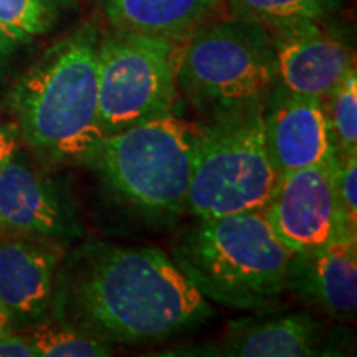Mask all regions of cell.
<instances>
[{"instance_id": "1", "label": "cell", "mask_w": 357, "mask_h": 357, "mask_svg": "<svg viewBox=\"0 0 357 357\" xmlns=\"http://www.w3.org/2000/svg\"><path fill=\"white\" fill-rule=\"evenodd\" d=\"M65 287L75 326L108 342L160 341L213 316L171 255L153 247H84Z\"/></svg>"}, {"instance_id": "2", "label": "cell", "mask_w": 357, "mask_h": 357, "mask_svg": "<svg viewBox=\"0 0 357 357\" xmlns=\"http://www.w3.org/2000/svg\"><path fill=\"white\" fill-rule=\"evenodd\" d=\"M93 24L52 45L17 79L10 105L24 139L45 158L88 160L105 136L98 106V45Z\"/></svg>"}, {"instance_id": "3", "label": "cell", "mask_w": 357, "mask_h": 357, "mask_svg": "<svg viewBox=\"0 0 357 357\" xmlns=\"http://www.w3.org/2000/svg\"><path fill=\"white\" fill-rule=\"evenodd\" d=\"M291 253L263 211H248L197 220L177 236L171 258L208 301L261 310L287 289Z\"/></svg>"}, {"instance_id": "4", "label": "cell", "mask_w": 357, "mask_h": 357, "mask_svg": "<svg viewBox=\"0 0 357 357\" xmlns=\"http://www.w3.org/2000/svg\"><path fill=\"white\" fill-rule=\"evenodd\" d=\"M197 124L174 113L106 134L91 160L109 190L151 217L187 211Z\"/></svg>"}, {"instance_id": "5", "label": "cell", "mask_w": 357, "mask_h": 357, "mask_svg": "<svg viewBox=\"0 0 357 357\" xmlns=\"http://www.w3.org/2000/svg\"><path fill=\"white\" fill-rule=\"evenodd\" d=\"M265 102L220 111L197 124L187 200L197 220L266 205L278 176L266 153Z\"/></svg>"}, {"instance_id": "6", "label": "cell", "mask_w": 357, "mask_h": 357, "mask_svg": "<svg viewBox=\"0 0 357 357\" xmlns=\"http://www.w3.org/2000/svg\"><path fill=\"white\" fill-rule=\"evenodd\" d=\"M177 86L207 116L265 102L276 86L270 32L234 15L205 20L182 43Z\"/></svg>"}, {"instance_id": "7", "label": "cell", "mask_w": 357, "mask_h": 357, "mask_svg": "<svg viewBox=\"0 0 357 357\" xmlns=\"http://www.w3.org/2000/svg\"><path fill=\"white\" fill-rule=\"evenodd\" d=\"M184 40L119 30L100 38L98 106L105 136L174 113Z\"/></svg>"}, {"instance_id": "8", "label": "cell", "mask_w": 357, "mask_h": 357, "mask_svg": "<svg viewBox=\"0 0 357 357\" xmlns=\"http://www.w3.org/2000/svg\"><path fill=\"white\" fill-rule=\"evenodd\" d=\"M336 166L337 155L276 177L261 211L273 234L293 253L323 247L346 231L354 234L339 204Z\"/></svg>"}, {"instance_id": "9", "label": "cell", "mask_w": 357, "mask_h": 357, "mask_svg": "<svg viewBox=\"0 0 357 357\" xmlns=\"http://www.w3.org/2000/svg\"><path fill=\"white\" fill-rule=\"evenodd\" d=\"M275 48L276 83L289 93L323 98L356 68L354 50L324 20L268 30Z\"/></svg>"}, {"instance_id": "10", "label": "cell", "mask_w": 357, "mask_h": 357, "mask_svg": "<svg viewBox=\"0 0 357 357\" xmlns=\"http://www.w3.org/2000/svg\"><path fill=\"white\" fill-rule=\"evenodd\" d=\"M0 230L45 243L68 242L79 234L56 187L17 154L0 172Z\"/></svg>"}, {"instance_id": "11", "label": "cell", "mask_w": 357, "mask_h": 357, "mask_svg": "<svg viewBox=\"0 0 357 357\" xmlns=\"http://www.w3.org/2000/svg\"><path fill=\"white\" fill-rule=\"evenodd\" d=\"M263 126L276 176L336 158L321 98L294 95L276 83L265 102Z\"/></svg>"}, {"instance_id": "12", "label": "cell", "mask_w": 357, "mask_h": 357, "mask_svg": "<svg viewBox=\"0 0 357 357\" xmlns=\"http://www.w3.org/2000/svg\"><path fill=\"white\" fill-rule=\"evenodd\" d=\"M287 289L307 306L337 321H352L357 311V235L336 236L323 247L291 253Z\"/></svg>"}, {"instance_id": "13", "label": "cell", "mask_w": 357, "mask_h": 357, "mask_svg": "<svg viewBox=\"0 0 357 357\" xmlns=\"http://www.w3.org/2000/svg\"><path fill=\"white\" fill-rule=\"evenodd\" d=\"M60 252L53 243L0 235V305L13 328L42 323L55 300Z\"/></svg>"}, {"instance_id": "14", "label": "cell", "mask_w": 357, "mask_h": 357, "mask_svg": "<svg viewBox=\"0 0 357 357\" xmlns=\"http://www.w3.org/2000/svg\"><path fill=\"white\" fill-rule=\"evenodd\" d=\"M323 326L306 312L245 318L230 323L215 354L234 357H305L319 354Z\"/></svg>"}, {"instance_id": "15", "label": "cell", "mask_w": 357, "mask_h": 357, "mask_svg": "<svg viewBox=\"0 0 357 357\" xmlns=\"http://www.w3.org/2000/svg\"><path fill=\"white\" fill-rule=\"evenodd\" d=\"M218 3L220 0H100L114 30L172 40L187 38L211 19Z\"/></svg>"}, {"instance_id": "16", "label": "cell", "mask_w": 357, "mask_h": 357, "mask_svg": "<svg viewBox=\"0 0 357 357\" xmlns=\"http://www.w3.org/2000/svg\"><path fill=\"white\" fill-rule=\"evenodd\" d=\"M230 15L257 22L266 30L305 20H326L344 0H220Z\"/></svg>"}, {"instance_id": "17", "label": "cell", "mask_w": 357, "mask_h": 357, "mask_svg": "<svg viewBox=\"0 0 357 357\" xmlns=\"http://www.w3.org/2000/svg\"><path fill=\"white\" fill-rule=\"evenodd\" d=\"M37 357H105L113 354L111 342L75 324L38 323L26 329Z\"/></svg>"}, {"instance_id": "18", "label": "cell", "mask_w": 357, "mask_h": 357, "mask_svg": "<svg viewBox=\"0 0 357 357\" xmlns=\"http://www.w3.org/2000/svg\"><path fill=\"white\" fill-rule=\"evenodd\" d=\"M326 119L337 158L357 154V75L356 68L323 98Z\"/></svg>"}, {"instance_id": "19", "label": "cell", "mask_w": 357, "mask_h": 357, "mask_svg": "<svg viewBox=\"0 0 357 357\" xmlns=\"http://www.w3.org/2000/svg\"><path fill=\"white\" fill-rule=\"evenodd\" d=\"M68 7L70 0H0V24L32 42L50 32Z\"/></svg>"}, {"instance_id": "20", "label": "cell", "mask_w": 357, "mask_h": 357, "mask_svg": "<svg viewBox=\"0 0 357 357\" xmlns=\"http://www.w3.org/2000/svg\"><path fill=\"white\" fill-rule=\"evenodd\" d=\"M336 190L347 229L357 234V154L337 158Z\"/></svg>"}, {"instance_id": "21", "label": "cell", "mask_w": 357, "mask_h": 357, "mask_svg": "<svg viewBox=\"0 0 357 357\" xmlns=\"http://www.w3.org/2000/svg\"><path fill=\"white\" fill-rule=\"evenodd\" d=\"M0 357H37L26 334L7 333L0 336Z\"/></svg>"}, {"instance_id": "22", "label": "cell", "mask_w": 357, "mask_h": 357, "mask_svg": "<svg viewBox=\"0 0 357 357\" xmlns=\"http://www.w3.org/2000/svg\"><path fill=\"white\" fill-rule=\"evenodd\" d=\"M30 40H26L22 35L15 33L8 26L0 24V63L7 60L8 56H12L22 45L29 43Z\"/></svg>"}, {"instance_id": "23", "label": "cell", "mask_w": 357, "mask_h": 357, "mask_svg": "<svg viewBox=\"0 0 357 357\" xmlns=\"http://www.w3.org/2000/svg\"><path fill=\"white\" fill-rule=\"evenodd\" d=\"M17 151H19V142L15 132L8 128H0V172L10 162Z\"/></svg>"}, {"instance_id": "24", "label": "cell", "mask_w": 357, "mask_h": 357, "mask_svg": "<svg viewBox=\"0 0 357 357\" xmlns=\"http://www.w3.org/2000/svg\"><path fill=\"white\" fill-rule=\"evenodd\" d=\"M12 331H13V323H12L10 314H8L6 307L0 305V336H3V334L12 333Z\"/></svg>"}]
</instances>
